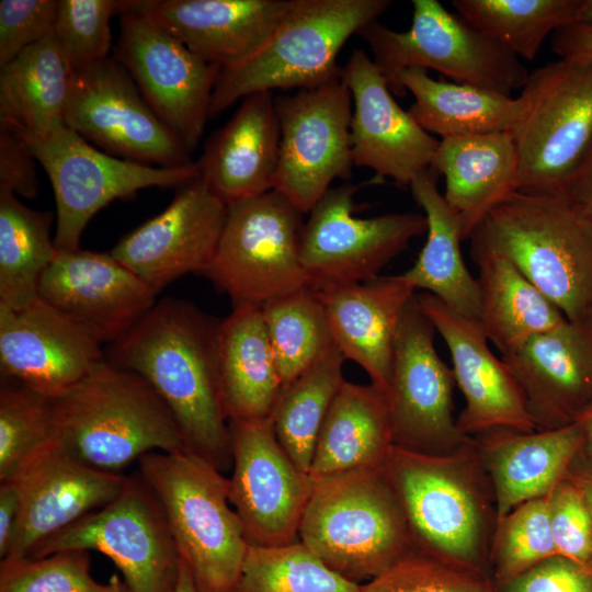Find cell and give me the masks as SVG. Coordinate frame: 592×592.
<instances>
[{
  "mask_svg": "<svg viewBox=\"0 0 592 592\" xmlns=\"http://www.w3.org/2000/svg\"><path fill=\"white\" fill-rule=\"evenodd\" d=\"M223 203L198 177L180 187L158 215L127 234L110 253L157 294L209 265L227 217Z\"/></svg>",
  "mask_w": 592,
  "mask_h": 592,
  "instance_id": "d6986e66",
  "label": "cell"
},
{
  "mask_svg": "<svg viewBox=\"0 0 592 592\" xmlns=\"http://www.w3.org/2000/svg\"><path fill=\"white\" fill-rule=\"evenodd\" d=\"M218 368L228 421L271 420L284 387L261 307L234 305L219 322Z\"/></svg>",
  "mask_w": 592,
  "mask_h": 592,
  "instance_id": "4dcf8cb0",
  "label": "cell"
},
{
  "mask_svg": "<svg viewBox=\"0 0 592 592\" xmlns=\"http://www.w3.org/2000/svg\"><path fill=\"white\" fill-rule=\"evenodd\" d=\"M24 139L53 186L56 202L54 242L59 251L78 249L90 219L112 201L129 198L148 187H181L200 177L197 162L164 168L101 151L65 121L42 136Z\"/></svg>",
  "mask_w": 592,
  "mask_h": 592,
  "instance_id": "8fae6325",
  "label": "cell"
},
{
  "mask_svg": "<svg viewBox=\"0 0 592 592\" xmlns=\"http://www.w3.org/2000/svg\"><path fill=\"white\" fill-rule=\"evenodd\" d=\"M574 24L592 27V0H580Z\"/></svg>",
  "mask_w": 592,
  "mask_h": 592,
  "instance_id": "680465c9",
  "label": "cell"
},
{
  "mask_svg": "<svg viewBox=\"0 0 592 592\" xmlns=\"http://www.w3.org/2000/svg\"><path fill=\"white\" fill-rule=\"evenodd\" d=\"M386 470L401 503L414 550L490 578L498 510L474 439L468 446L447 455H429L394 445Z\"/></svg>",
  "mask_w": 592,
  "mask_h": 592,
  "instance_id": "7a4b0ae2",
  "label": "cell"
},
{
  "mask_svg": "<svg viewBox=\"0 0 592 592\" xmlns=\"http://www.w3.org/2000/svg\"><path fill=\"white\" fill-rule=\"evenodd\" d=\"M551 49L560 58L592 60V27L571 24L551 34Z\"/></svg>",
  "mask_w": 592,
  "mask_h": 592,
  "instance_id": "f5cc1de1",
  "label": "cell"
},
{
  "mask_svg": "<svg viewBox=\"0 0 592 592\" xmlns=\"http://www.w3.org/2000/svg\"><path fill=\"white\" fill-rule=\"evenodd\" d=\"M579 424L583 435V446L581 454L592 460V406L576 422Z\"/></svg>",
  "mask_w": 592,
  "mask_h": 592,
  "instance_id": "9f6ffc18",
  "label": "cell"
},
{
  "mask_svg": "<svg viewBox=\"0 0 592 592\" xmlns=\"http://www.w3.org/2000/svg\"><path fill=\"white\" fill-rule=\"evenodd\" d=\"M73 71L54 33L0 66V123L30 139L62 122Z\"/></svg>",
  "mask_w": 592,
  "mask_h": 592,
  "instance_id": "d590c367",
  "label": "cell"
},
{
  "mask_svg": "<svg viewBox=\"0 0 592 592\" xmlns=\"http://www.w3.org/2000/svg\"><path fill=\"white\" fill-rule=\"evenodd\" d=\"M62 447L99 470L123 474L151 452H186L177 422L152 386L105 358L53 398Z\"/></svg>",
  "mask_w": 592,
  "mask_h": 592,
  "instance_id": "277c9868",
  "label": "cell"
},
{
  "mask_svg": "<svg viewBox=\"0 0 592 592\" xmlns=\"http://www.w3.org/2000/svg\"><path fill=\"white\" fill-rule=\"evenodd\" d=\"M80 549L109 557L129 592H175L181 558L164 512L138 471L118 496L41 544L29 557Z\"/></svg>",
  "mask_w": 592,
  "mask_h": 592,
  "instance_id": "7c38bea8",
  "label": "cell"
},
{
  "mask_svg": "<svg viewBox=\"0 0 592 592\" xmlns=\"http://www.w3.org/2000/svg\"><path fill=\"white\" fill-rule=\"evenodd\" d=\"M37 159L30 144L0 123V191L34 198L38 193Z\"/></svg>",
  "mask_w": 592,
  "mask_h": 592,
  "instance_id": "f907efd6",
  "label": "cell"
},
{
  "mask_svg": "<svg viewBox=\"0 0 592 592\" xmlns=\"http://www.w3.org/2000/svg\"><path fill=\"white\" fill-rule=\"evenodd\" d=\"M219 322L185 299L167 297L110 344L105 360L144 377L171 411L186 452L224 473L232 458L219 380Z\"/></svg>",
  "mask_w": 592,
  "mask_h": 592,
  "instance_id": "6da1fadb",
  "label": "cell"
},
{
  "mask_svg": "<svg viewBox=\"0 0 592 592\" xmlns=\"http://www.w3.org/2000/svg\"><path fill=\"white\" fill-rule=\"evenodd\" d=\"M426 219V241L415 263L402 273L415 288L425 289L455 311L478 321L480 299L477 278L468 271L460 251L464 240L459 220L436 186L431 169L409 185Z\"/></svg>",
  "mask_w": 592,
  "mask_h": 592,
  "instance_id": "836d02e7",
  "label": "cell"
},
{
  "mask_svg": "<svg viewBox=\"0 0 592 592\" xmlns=\"http://www.w3.org/2000/svg\"><path fill=\"white\" fill-rule=\"evenodd\" d=\"M292 0H134L122 9L160 24L207 62L235 67L272 36Z\"/></svg>",
  "mask_w": 592,
  "mask_h": 592,
  "instance_id": "484cf974",
  "label": "cell"
},
{
  "mask_svg": "<svg viewBox=\"0 0 592 592\" xmlns=\"http://www.w3.org/2000/svg\"><path fill=\"white\" fill-rule=\"evenodd\" d=\"M547 496L517 505L498 521L490 550L493 582L511 580L557 555Z\"/></svg>",
  "mask_w": 592,
  "mask_h": 592,
  "instance_id": "7bdbcfd3",
  "label": "cell"
},
{
  "mask_svg": "<svg viewBox=\"0 0 592 592\" xmlns=\"http://www.w3.org/2000/svg\"><path fill=\"white\" fill-rule=\"evenodd\" d=\"M137 464L197 590L231 592L249 544L229 502V478L189 452H151Z\"/></svg>",
  "mask_w": 592,
  "mask_h": 592,
  "instance_id": "8992f818",
  "label": "cell"
},
{
  "mask_svg": "<svg viewBox=\"0 0 592 592\" xmlns=\"http://www.w3.org/2000/svg\"><path fill=\"white\" fill-rule=\"evenodd\" d=\"M360 592H493V583L489 577L412 550L361 584Z\"/></svg>",
  "mask_w": 592,
  "mask_h": 592,
  "instance_id": "bcb514c9",
  "label": "cell"
},
{
  "mask_svg": "<svg viewBox=\"0 0 592 592\" xmlns=\"http://www.w3.org/2000/svg\"><path fill=\"white\" fill-rule=\"evenodd\" d=\"M493 592H592V572L559 555L544 559Z\"/></svg>",
  "mask_w": 592,
  "mask_h": 592,
  "instance_id": "681fc988",
  "label": "cell"
},
{
  "mask_svg": "<svg viewBox=\"0 0 592 592\" xmlns=\"http://www.w3.org/2000/svg\"><path fill=\"white\" fill-rule=\"evenodd\" d=\"M102 344L81 323L37 298L0 307V374L56 398L104 360Z\"/></svg>",
  "mask_w": 592,
  "mask_h": 592,
  "instance_id": "44dd1931",
  "label": "cell"
},
{
  "mask_svg": "<svg viewBox=\"0 0 592 592\" xmlns=\"http://www.w3.org/2000/svg\"><path fill=\"white\" fill-rule=\"evenodd\" d=\"M473 439L493 487L498 521L517 505L547 496L583 446L578 423L532 432L494 429Z\"/></svg>",
  "mask_w": 592,
  "mask_h": 592,
  "instance_id": "f1b7e54d",
  "label": "cell"
},
{
  "mask_svg": "<svg viewBox=\"0 0 592 592\" xmlns=\"http://www.w3.org/2000/svg\"><path fill=\"white\" fill-rule=\"evenodd\" d=\"M352 94L341 78L275 96L280 151L273 190L309 213L354 166Z\"/></svg>",
  "mask_w": 592,
  "mask_h": 592,
  "instance_id": "5bb4252c",
  "label": "cell"
},
{
  "mask_svg": "<svg viewBox=\"0 0 592 592\" xmlns=\"http://www.w3.org/2000/svg\"><path fill=\"white\" fill-rule=\"evenodd\" d=\"M360 587L297 540L281 546L249 545L231 592H360Z\"/></svg>",
  "mask_w": 592,
  "mask_h": 592,
  "instance_id": "60d3db41",
  "label": "cell"
},
{
  "mask_svg": "<svg viewBox=\"0 0 592 592\" xmlns=\"http://www.w3.org/2000/svg\"><path fill=\"white\" fill-rule=\"evenodd\" d=\"M58 0L0 1V66L54 33Z\"/></svg>",
  "mask_w": 592,
  "mask_h": 592,
  "instance_id": "c3c4849f",
  "label": "cell"
},
{
  "mask_svg": "<svg viewBox=\"0 0 592 592\" xmlns=\"http://www.w3.org/2000/svg\"><path fill=\"white\" fill-rule=\"evenodd\" d=\"M303 213L272 190L228 206L203 274L234 305L265 303L311 287L300 262Z\"/></svg>",
  "mask_w": 592,
  "mask_h": 592,
  "instance_id": "30bf717a",
  "label": "cell"
},
{
  "mask_svg": "<svg viewBox=\"0 0 592 592\" xmlns=\"http://www.w3.org/2000/svg\"><path fill=\"white\" fill-rule=\"evenodd\" d=\"M412 23L394 31L378 20L357 34L367 43L373 61L391 93L408 68L433 69L447 77L506 95L523 89L528 71L506 47L477 31L437 0H412Z\"/></svg>",
  "mask_w": 592,
  "mask_h": 592,
  "instance_id": "9c48e42d",
  "label": "cell"
},
{
  "mask_svg": "<svg viewBox=\"0 0 592 592\" xmlns=\"http://www.w3.org/2000/svg\"><path fill=\"white\" fill-rule=\"evenodd\" d=\"M567 475L581 487L592 508V460L580 452Z\"/></svg>",
  "mask_w": 592,
  "mask_h": 592,
  "instance_id": "11a10c76",
  "label": "cell"
},
{
  "mask_svg": "<svg viewBox=\"0 0 592 592\" xmlns=\"http://www.w3.org/2000/svg\"><path fill=\"white\" fill-rule=\"evenodd\" d=\"M228 422L232 458L229 502L248 544L281 546L299 540L314 481L284 451L271 420Z\"/></svg>",
  "mask_w": 592,
  "mask_h": 592,
  "instance_id": "ac0fdd59",
  "label": "cell"
},
{
  "mask_svg": "<svg viewBox=\"0 0 592 592\" xmlns=\"http://www.w3.org/2000/svg\"><path fill=\"white\" fill-rule=\"evenodd\" d=\"M0 592H129L113 574L105 583L91 573L90 553L57 551L44 557H9L0 561Z\"/></svg>",
  "mask_w": 592,
  "mask_h": 592,
  "instance_id": "ee69618b",
  "label": "cell"
},
{
  "mask_svg": "<svg viewBox=\"0 0 592 592\" xmlns=\"http://www.w3.org/2000/svg\"><path fill=\"white\" fill-rule=\"evenodd\" d=\"M565 193L592 219V149Z\"/></svg>",
  "mask_w": 592,
  "mask_h": 592,
  "instance_id": "db71d44e",
  "label": "cell"
},
{
  "mask_svg": "<svg viewBox=\"0 0 592 592\" xmlns=\"http://www.w3.org/2000/svg\"><path fill=\"white\" fill-rule=\"evenodd\" d=\"M511 132L519 191L565 193L592 149V60L560 58L530 73Z\"/></svg>",
  "mask_w": 592,
  "mask_h": 592,
  "instance_id": "ba28073f",
  "label": "cell"
},
{
  "mask_svg": "<svg viewBox=\"0 0 592 592\" xmlns=\"http://www.w3.org/2000/svg\"><path fill=\"white\" fill-rule=\"evenodd\" d=\"M580 0H453L458 15L519 58L532 61L549 34L576 23Z\"/></svg>",
  "mask_w": 592,
  "mask_h": 592,
  "instance_id": "ab89813d",
  "label": "cell"
},
{
  "mask_svg": "<svg viewBox=\"0 0 592 592\" xmlns=\"http://www.w3.org/2000/svg\"><path fill=\"white\" fill-rule=\"evenodd\" d=\"M470 254L478 267V323L501 355L567 320L508 258L485 250Z\"/></svg>",
  "mask_w": 592,
  "mask_h": 592,
  "instance_id": "e575fe53",
  "label": "cell"
},
{
  "mask_svg": "<svg viewBox=\"0 0 592 592\" xmlns=\"http://www.w3.org/2000/svg\"><path fill=\"white\" fill-rule=\"evenodd\" d=\"M54 215L0 191V307L22 309L38 298L41 278L58 250Z\"/></svg>",
  "mask_w": 592,
  "mask_h": 592,
  "instance_id": "8d00e7d4",
  "label": "cell"
},
{
  "mask_svg": "<svg viewBox=\"0 0 592 592\" xmlns=\"http://www.w3.org/2000/svg\"><path fill=\"white\" fill-rule=\"evenodd\" d=\"M344 361L337 348L330 351L283 389L271 417L280 444L307 476L325 419L345 382Z\"/></svg>",
  "mask_w": 592,
  "mask_h": 592,
  "instance_id": "74e56055",
  "label": "cell"
},
{
  "mask_svg": "<svg viewBox=\"0 0 592 592\" xmlns=\"http://www.w3.org/2000/svg\"><path fill=\"white\" fill-rule=\"evenodd\" d=\"M58 440L53 398L1 378L0 481Z\"/></svg>",
  "mask_w": 592,
  "mask_h": 592,
  "instance_id": "b9f144b4",
  "label": "cell"
},
{
  "mask_svg": "<svg viewBox=\"0 0 592 592\" xmlns=\"http://www.w3.org/2000/svg\"><path fill=\"white\" fill-rule=\"evenodd\" d=\"M341 79L353 100L354 166L373 170L375 181L388 178L400 186H409L417 175L431 169L440 140L398 105L379 69L363 49L351 53Z\"/></svg>",
  "mask_w": 592,
  "mask_h": 592,
  "instance_id": "ffe728a7",
  "label": "cell"
},
{
  "mask_svg": "<svg viewBox=\"0 0 592 592\" xmlns=\"http://www.w3.org/2000/svg\"><path fill=\"white\" fill-rule=\"evenodd\" d=\"M22 512V494L14 479L0 481V558L8 556Z\"/></svg>",
  "mask_w": 592,
  "mask_h": 592,
  "instance_id": "816d5d0a",
  "label": "cell"
},
{
  "mask_svg": "<svg viewBox=\"0 0 592 592\" xmlns=\"http://www.w3.org/2000/svg\"><path fill=\"white\" fill-rule=\"evenodd\" d=\"M158 294L110 252H57L38 297L72 317L101 343H114L157 303Z\"/></svg>",
  "mask_w": 592,
  "mask_h": 592,
  "instance_id": "7402d4cb",
  "label": "cell"
},
{
  "mask_svg": "<svg viewBox=\"0 0 592 592\" xmlns=\"http://www.w3.org/2000/svg\"><path fill=\"white\" fill-rule=\"evenodd\" d=\"M415 296L451 354L455 383L465 399L456 418L458 430L470 437L494 429L535 431L517 383L502 358L492 353L478 321L426 292Z\"/></svg>",
  "mask_w": 592,
  "mask_h": 592,
  "instance_id": "603a6c76",
  "label": "cell"
},
{
  "mask_svg": "<svg viewBox=\"0 0 592 592\" xmlns=\"http://www.w3.org/2000/svg\"><path fill=\"white\" fill-rule=\"evenodd\" d=\"M501 358L536 430L573 424L592 406V319H567Z\"/></svg>",
  "mask_w": 592,
  "mask_h": 592,
  "instance_id": "d4e9b609",
  "label": "cell"
},
{
  "mask_svg": "<svg viewBox=\"0 0 592 592\" xmlns=\"http://www.w3.org/2000/svg\"><path fill=\"white\" fill-rule=\"evenodd\" d=\"M391 4L390 0H292L257 54L220 70L209 118L257 92L308 89L341 78L337 59L343 45Z\"/></svg>",
  "mask_w": 592,
  "mask_h": 592,
  "instance_id": "52a82bcc",
  "label": "cell"
},
{
  "mask_svg": "<svg viewBox=\"0 0 592 592\" xmlns=\"http://www.w3.org/2000/svg\"><path fill=\"white\" fill-rule=\"evenodd\" d=\"M64 121L89 143L122 159L164 168L196 162L113 57L73 73Z\"/></svg>",
  "mask_w": 592,
  "mask_h": 592,
  "instance_id": "e0dca14e",
  "label": "cell"
},
{
  "mask_svg": "<svg viewBox=\"0 0 592 592\" xmlns=\"http://www.w3.org/2000/svg\"><path fill=\"white\" fill-rule=\"evenodd\" d=\"M11 478L21 490L22 512L5 558L29 557L54 535L110 503L126 475L84 464L57 440Z\"/></svg>",
  "mask_w": 592,
  "mask_h": 592,
  "instance_id": "cb8c5ba5",
  "label": "cell"
},
{
  "mask_svg": "<svg viewBox=\"0 0 592 592\" xmlns=\"http://www.w3.org/2000/svg\"><path fill=\"white\" fill-rule=\"evenodd\" d=\"M280 139L273 92L247 95L205 144L200 177L227 206L272 191Z\"/></svg>",
  "mask_w": 592,
  "mask_h": 592,
  "instance_id": "4316f807",
  "label": "cell"
},
{
  "mask_svg": "<svg viewBox=\"0 0 592 592\" xmlns=\"http://www.w3.org/2000/svg\"><path fill=\"white\" fill-rule=\"evenodd\" d=\"M415 295L399 319L385 391L392 440L405 449L447 455L468 446L473 437L456 425L453 369L437 354L436 331Z\"/></svg>",
  "mask_w": 592,
  "mask_h": 592,
  "instance_id": "4fadbf2b",
  "label": "cell"
},
{
  "mask_svg": "<svg viewBox=\"0 0 592 592\" xmlns=\"http://www.w3.org/2000/svg\"><path fill=\"white\" fill-rule=\"evenodd\" d=\"M469 239L508 258L569 321L592 319V219L566 193L516 191Z\"/></svg>",
  "mask_w": 592,
  "mask_h": 592,
  "instance_id": "3957f363",
  "label": "cell"
},
{
  "mask_svg": "<svg viewBox=\"0 0 592 592\" xmlns=\"http://www.w3.org/2000/svg\"><path fill=\"white\" fill-rule=\"evenodd\" d=\"M357 190L350 182L330 187L304 224L300 262L316 291L377 278L413 238L426 232L425 216L419 213L355 216Z\"/></svg>",
  "mask_w": 592,
  "mask_h": 592,
  "instance_id": "9a60e30c",
  "label": "cell"
},
{
  "mask_svg": "<svg viewBox=\"0 0 592 592\" xmlns=\"http://www.w3.org/2000/svg\"><path fill=\"white\" fill-rule=\"evenodd\" d=\"M547 499L557 555L592 572V508L583 490L567 475Z\"/></svg>",
  "mask_w": 592,
  "mask_h": 592,
  "instance_id": "7dc6e473",
  "label": "cell"
},
{
  "mask_svg": "<svg viewBox=\"0 0 592 592\" xmlns=\"http://www.w3.org/2000/svg\"><path fill=\"white\" fill-rule=\"evenodd\" d=\"M335 348L386 391L399 319L415 288L402 274L317 291Z\"/></svg>",
  "mask_w": 592,
  "mask_h": 592,
  "instance_id": "83f0119b",
  "label": "cell"
},
{
  "mask_svg": "<svg viewBox=\"0 0 592 592\" xmlns=\"http://www.w3.org/2000/svg\"><path fill=\"white\" fill-rule=\"evenodd\" d=\"M394 447L386 394L374 384L344 382L328 411L309 477L319 481L386 464Z\"/></svg>",
  "mask_w": 592,
  "mask_h": 592,
  "instance_id": "1f68e13d",
  "label": "cell"
},
{
  "mask_svg": "<svg viewBox=\"0 0 592 592\" xmlns=\"http://www.w3.org/2000/svg\"><path fill=\"white\" fill-rule=\"evenodd\" d=\"M410 91L414 102L408 110L429 134L441 138L512 132L521 119L525 102L493 90L468 83L431 78L423 68H408L396 81L394 94Z\"/></svg>",
  "mask_w": 592,
  "mask_h": 592,
  "instance_id": "d6a6232c",
  "label": "cell"
},
{
  "mask_svg": "<svg viewBox=\"0 0 592 592\" xmlns=\"http://www.w3.org/2000/svg\"><path fill=\"white\" fill-rule=\"evenodd\" d=\"M121 34L113 58L132 76L162 123L191 152L209 119L221 67L191 52L147 15L118 7Z\"/></svg>",
  "mask_w": 592,
  "mask_h": 592,
  "instance_id": "2e32d148",
  "label": "cell"
},
{
  "mask_svg": "<svg viewBox=\"0 0 592 592\" xmlns=\"http://www.w3.org/2000/svg\"><path fill=\"white\" fill-rule=\"evenodd\" d=\"M261 310L284 388L335 348L325 307L312 287L274 298Z\"/></svg>",
  "mask_w": 592,
  "mask_h": 592,
  "instance_id": "f35d334b",
  "label": "cell"
},
{
  "mask_svg": "<svg viewBox=\"0 0 592 592\" xmlns=\"http://www.w3.org/2000/svg\"><path fill=\"white\" fill-rule=\"evenodd\" d=\"M431 170L445 178V202L464 240L485 217L519 191V156L511 132L443 138Z\"/></svg>",
  "mask_w": 592,
  "mask_h": 592,
  "instance_id": "f546056e",
  "label": "cell"
},
{
  "mask_svg": "<svg viewBox=\"0 0 592 592\" xmlns=\"http://www.w3.org/2000/svg\"><path fill=\"white\" fill-rule=\"evenodd\" d=\"M298 538L327 567L358 584L414 550L386 464L314 481Z\"/></svg>",
  "mask_w": 592,
  "mask_h": 592,
  "instance_id": "5b68a950",
  "label": "cell"
},
{
  "mask_svg": "<svg viewBox=\"0 0 592 592\" xmlns=\"http://www.w3.org/2000/svg\"><path fill=\"white\" fill-rule=\"evenodd\" d=\"M175 592H200L186 563L181 559L180 573Z\"/></svg>",
  "mask_w": 592,
  "mask_h": 592,
  "instance_id": "6f0895ef",
  "label": "cell"
},
{
  "mask_svg": "<svg viewBox=\"0 0 592 592\" xmlns=\"http://www.w3.org/2000/svg\"><path fill=\"white\" fill-rule=\"evenodd\" d=\"M118 1L58 0L54 36L73 73L110 57Z\"/></svg>",
  "mask_w": 592,
  "mask_h": 592,
  "instance_id": "f6af8a7d",
  "label": "cell"
}]
</instances>
